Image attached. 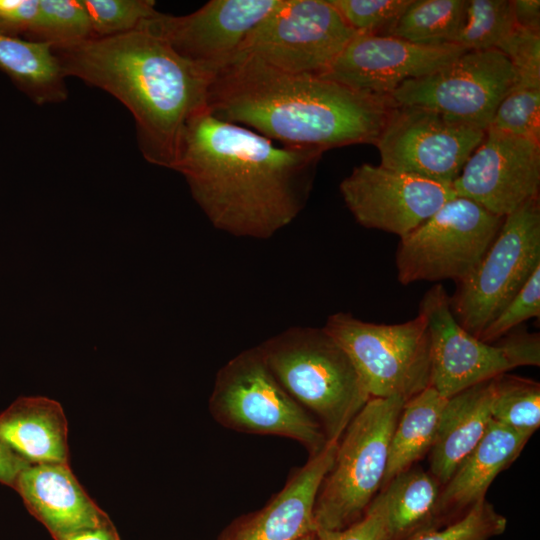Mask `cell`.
Segmentation results:
<instances>
[{
	"instance_id": "cell-1",
	"label": "cell",
	"mask_w": 540,
	"mask_h": 540,
	"mask_svg": "<svg viewBox=\"0 0 540 540\" xmlns=\"http://www.w3.org/2000/svg\"><path fill=\"white\" fill-rule=\"evenodd\" d=\"M322 154L316 148L278 146L204 108L187 122L171 169L184 176L215 228L266 239L305 206Z\"/></svg>"
},
{
	"instance_id": "cell-2",
	"label": "cell",
	"mask_w": 540,
	"mask_h": 540,
	"mask_svg": "<svg viewBox=\"0 0 540 540\" xmlns=\"http://www.w3.org/2000/svg\"><path fill=\"white\" fill-rule=\"evenodd\" d=\"M390 97L358 92L317 75L276 69L237 53L214 73L208 111L283 146L323 152L375 144L393 107Z\"/></svg>"
},
{
	"instance_id": "cell-3",
	"label": "cell",
	"mask_w": 540,
	"mask_h": 540,
	"mask_svg": "<svg viewBox=\"0 0 540 540\" xmlns=\"http://www.w3.org/2000/svg\"><path fill=\"white\" fill-rule=\"evenodd\" d=\"M52 50L66 77L98 87L127 107L146 161L172 168L187 122L207 108L212 73L144 28Z\"/></svg>"
},
{
	"instance_id": "cell-4",
	"label": "cell",
	"mask_w": 540,
	"mask_h": 540,
	"mask_svg": "<svg viewBox=\"0 0 540 540\" xmlns=\"http://www.w3.org/2000/svg\"><path fill=\"white\" fill-rule=\"evenodd\" d=\"M258 346L281 386L338 442L371 398L347 352L323 327H291Z\"/></svg>"
},
{
	"instance_id": "cell-5",
	"label": "cell",
	"mask_w": 540,
	"mask_h": 540,
	"mask_svg": "<svg viewBox=\"0 0 540 540\" xmlns=\"http://www.w3.org/2000/svg\"><path fill=\"white\" fill-rule=\"evenodd\" d=\"M405 401L370 398L337 445L314 507L316 529L340 530L359 520L383 487L391 437Z\"/></svg>"
},
{
	"instance_id": "cell-6",
	"label": "cell",
	"mask_w": 540,
	"mask_h": 540,
	"mask_svg": "<svg viewBox=\"0 0 540 540\" xmlns=\"http://www.w3.org/2000/svg\"><path fill=\"white\" fill-rule=\"evenodd\" d=\"M209 410L227 429L295 440L309 457L329 443L315 418L277 381L259 346L242 351L218 371Z\"/></svg>"
},
{
	"instance_id": "cell-7",
	"label": "cell",
	"mask_w": 540,
	"mask_h": 540,
	"mask_svg": "<svg viewBox=\"0 0 540 540\" xmlns=\"http://www.w3.org/2000/svg\"><path fill=\"white\" fill-rule=\"evenodd\" d=\"M323 329L347 352L371 398L406 402L431 386L430 339L423 315L377 324L339 312L327 318Z\"/></svg>"
},
{
	"instance_id": "cell-8",
	"label": "cell",
	"mask_w": 540,
	"mask_h": 540,
	"mask_svg": "<svg viewBox=\"0 0 540 540\" xmlns=\"http://www.w3.org/2000/svg\"><path fill=\"white\" fill-rule=\"evenodd\" d=\"M540 266V201L532 198L504 217L475 268L449 297L458 323L477 337Z\"/></svg>"
},
{
	"instance_id": "cell-9",
	"label": "cell",
	"mask_w": 540,
	"mask_h": 540,
	"mask_svg": "<svg viewBox=\"0 0 540 540\" xmlns=\"http://www.w3.org/2000/svg\"><path fill=\"white\" fill-rule=\"evenodd\" d=\"M503 220L455 196L400 238L395 257L399 282L463 280L483 257Z\"/></svg>"
},
{
	"instance_id": "cell-10",
	"label": "cell",
	"mask_w": 540,
	"mask_h": 540,
	"mask_svg": "<svg viewBox=\"0 0 540 540\" xmlns=\"http://www.w3.org/2000/svg\"><path fill=\"white\" fill-rule=\"evenodd\" d=\"M356 33L330 0H280L238 53L282 71L321 76Z\"/></svg>"
},
{
	"instance_id": "cell-11",
	"label": "cell",
	"mask_w": 540,
	"mask_h": 540,
	"mask_svg": "<svg viewBox=\"0 0 540 540\" xmlns=\"http://www.w3.org/2000/svg\"><path fill=\"white\" fill-rule=\"evenodd\" d=\"M484 136V130L435 110L393 105L374 145L381 166L452 184Z\"/></svg>"
},
{
	"instance_id": "cell-12",
	"label": "cell",
	"mask_w": 540,
	"mask_h": 540,
	"mask_svg": "<svg viewBox=\"0 0 540 540\" xmlns=\"http://www.w3.org/2000/svg\"><path fill=\"white\" fill-rule=\"evenodd\" d=\"M516 79L501 51H466L440 69L404 82L389 97L394 105L425 107L486 131Z\"/></svg>"
},
{
	"instance_id": "cell-13",
	"label": "cell",
	"mask_w": 540,
	"mask_h": 540,
	"mask_svg": "<svg viewBox=\"0 0 540 540\" xmlns=\"http://www.w3.org/2000/svg\"><path fill=\"white\" fill-rule=\"evenodd\" d=\"M339 190L358 224L400 238L456 196L450 183L369 163L354 167L341 181Z\"/></svg>"
},
{
	"instance_id": "cell-14",
	"label": "cell",
	"mask_w": 540,
	"mask_h": 540,
	"mask_svg": "<svg viewBox=\"0 0 540 540\" xmlns=\"http://www.w3.org/2000/svg\"><path fill=\"white\" fill-rule=\"evenodd\" d=\"M452 186L504 218L539 196L540 142L489 127Z\"/></svg>"
},
{
	"instance_id": "cell-15",
	"label": "cell",
	"mask_w": 540,
	"mask_h": 540,
	"mask_svg": "<svg viewBox=\"0 0 540 540\" xmlns=\"http://www.w3.org/2000/svg\"><path fill=\"white\" fill-rule=\"evenodd\" d=\"M280 0H211L183 16L157 11L142 23L180 56L214 73L235 56L249 32ZM138 28V29H139Z\"/></svg>"
},
{
	"instance_id": "cell-16",
	"label": "cell",
	"mask_w": 540,
	"mask_h": 540,
	"mask_svg": "<svg viewBox=\"0 0 540 540\" xmlns=\"http://www.w3.org/2000/svg\"><path fill=\"white\" fill-rule=\"evenodd\" d=\"M466 51L457 44L423 46L393 36L356 33L321 77L389 97L404 82L428 75Z\"/></svg>"
},
{
	"instance_id": "cell-17",
	"label": "cell",
	"mask_w": 540,
	"mask_h": 540,
	"mask_svg": "<svg viewBox=\"0 0 540 540\" xmlns=\"http://www.w3.org/2000/svg\"><path fill=\"white\" fill-rule=\"evenodd\" d=\"M450 295L432 286L419 304L427 322L431 352V386L445 398L514 369L503 347L480 341L456 320Z\"/></svg>"
},
{
	"instance_id": "cell-18",
	"label": "cell",
	"mask_w": 540,
	"mask_h": 540,
	"mask_svg": "<svg viewBox=\"0 0 540 540\" xmlns=\"http://www.w3.org/2000/svg\"><path fill=\"white\" fill-rule=\"evenodd\" d=\"M337 445L329 442L322 452L295 468L263 508L235 519L218 540H299L314 533L316 497Z\"/></svg>"
},
{
	"instance_id": "cell-19",
	"label": "cell",
	"mask_w": 540,
	"mask_h": 540,
	"mask_svg": "<svg viewBox=\"0 0 540 540\" xmlns=\"http://www.w3.org/2000/svg\"><path fill=\"white\" fill-rule=\"evenodd\" d=\"M14 489L54 540L112 523L88 496L68 463L29 464L19 474Z\"/></svg>"
},
{
	"instance_id": "cell-20",
	"label": "cell",
	"mask_w": 540,
	"mask_h": 540,
	"mask_svg": "<svg viewBox=\"0 0 540 540\" xmlns=\"http://www.w3.org/2000/svg\"><path fill=\"white\" fill-rule=\"evenodd\" d=\"M494 379L449 398L430 453V473L445 485L485 434L492 418Z\"/></svg>"
},
{
	"instance_id": "cell-21",
	"label": "cell",
	"mask_w": 540,
	"mask_h": 540,
	"mask_svg": "<svg viewBox=\"0 0 540 540\" xmlns=\"http://www.w3.org/2000/svg\"><path fill=\"white\" fill-rule=\"evenodd\" d=\"M530 437L491 420L481 440L440 491L442 519L484 499L493 480L515 461Z\"/></svg>"
},
{
	"instance_id": "cell-22",
	"label": "cell",
	"mask_w": 540,
	"mask_h": 540,
	"mask_svg": "<svg viewBox=\"0 0 540 540\" xmlns=\"http://www.w3.org/2000/svg\"><path fill=\"white\" fill-rule=\"evenodd\" d=\"M67 420L61 405L33 396L0 414V442L29 464L68 463Z\"/></svg>"
},
{
	"instance_id": "cell-23",
	"label": "cell",
	"mask_w": 540,
	"mask_h": 540,
	"mask_svg": "<svg viewBox=\"0 0 540 540\" xmlns=\"http://www.w3.org/2000/svg\"><path fill=\"white\" fill-rule=\"evenodd\" d=\"M439 485L430 472L409 468L383 487L387 506L386 540H411L439 529L443 521Z\"/></svg>"
},
{
	"instance_id": "cell-24",
	"label": "cell",
	"mask_w": 540,
	"mask_h": 540,
	"mask_svg": "<svg viewBox=\"0 0 540 540\" xmlns=\"http://www.w3.org/2000/svg\"><path fill=\"white\" fill-rule=\"evenodd\" d=\"M0 70L37 105L68 97L66 76L48 44L0 33Z\"/></svg>"
},
{
	"instance_id": "cell-25",
	"label": "cell",
	"mask_w": 540,
	"mask_h": 540,
	"mask_svg": "<svg viewBox=\"0 0 540 540\" xmlns=\"http://www.w3.org/2000/svg\"><path fill=\"white\" fill-rule=\"evenodd\" d=\"M446 401L429 386L404 403L391 437L383 487L429 453Z\"/></svg>"
},
{
	"instance_id": "cell-26",
	"label": "cell",
	"mask_w": 540,
	"mask_h": 540,
	"mask_svg": "<svg viewBox=\"0 0 540 540\" xmlns=\"http://www.w3.org/2000/svg\"><path fill=\"white\" fill-rule=\"evenodd\" d=\"M465 0H411L388 32L423 46L455 44Z\"/></svg>"
},
{
	"instance_id": "cell-27",
	"label": "cell",
	"mask_w": 540,
	"mask_h": 540,
	"mask_svg": "<svg viewBox=\"0 0 540 540\" xmlns=\"http://www.w3.org/2000/svg\"><path fill=\"white\" fill-rule=\"evenodd\" d=\"M515 27L511 0H465L455 44L467 51L497 49Z\"/></svg>"
},
{
	"instance_id": "cell-28",
	"label": "cell",
	"mask_w": 540,
	"mask_h": 540,
	"mask_svg": "<svg viewBox=\"0 0 540 540\" xmlns=\"http://www.w3.org/2000/svg\"><path fill=\"white\" fill-rule=\"evenodd\" d=\"M24 39L64 48L92 39L82 0H39L34 24Z\"/></svg>"
},
{
	"instance_id": "cell-29",
	"label": "cell",
	"mask_w": 540,
	"mask_h": 540,
	"mask_svg": "<svg viewBox=\"0 0 540 540\" xmlns=\"http://www.w3.org/2000/svg\"><path fill=\"white\" fill-rule=\"evenodd\" d=\"M491 418L517 432L532 435L540 426V384L506 373L495 377Z\"/></svg>"
},
{
	"instance_id": "cell-30",
	"label": "cell",
	"mask_w": 540,
	"mask_h": 540,
	"mask_svg": "<svg viewBox=\"0 0 540 540\" xmlns=\"http://www.w3.org/2000/svg\"><path fill=\"white\" fill-rule=\"evenodd\" d=\"M489 127L540 142V81L517 78Z\"/></svg>"
},
{
	"instance_id": "cell-31",
	"label": "cell",
	"mask_w": 540,
	"mask_h": 540,
	"mask_svg": "<svg viewBox=\"0 0 540 540\" xmlns=\"http://www.w3.org/2000/svg\"><path fill=\"white\" fill-rule=\"evenodd\" d=\"M92 39H102L137 30L157 10L153 0H82Z\"/></svg>"
},
{
	"instance_id": "cell-32",
	"label": "cell",
	"mask_w": 540,
	"mask_h": 540,
	"mask_svg": "<svg viewBox=\"0 0 540 540\" xmlns=\"http://www.w3.org/2000/svg\"><path fill=\"white\" fill-rule=\"evenodd\" d=\"M357 33L387 35L411 0H330Z\"/></svg>"
},
{
	"instance_id": "cell-33",
	"label": "cell",
	"mask_w": 540,
	"mask_h": 540,
	"mask_svg": "<svg viewBox=\"0 0 540 540\" xmlns=\"http://www.w3.org/2000/svg\"><path fill=\"white\" fill-rule=\"evenodd\" d=\"M506 525V518L484 498L447 527L431 530L411 540H491L502 534Z\"/></svg>"
},
{
	"instance_id": "cell-34",
	"label": "cell",
	"mask_w": 540,
	"mask_h": 540,
	"mask_svg": "<svg viewBox=\"0 0 540 540\" xmlns=\"http://www.w3.org/2000/svg\"><path fill=\"white\" fill-rule=\"evenodd\" d=\"M540 316V266L477 338L493 344L523 322Z\"/></svg>"
},
{
	"instance_id": "cell-35",
	"label": "cell",
	"mask_w": 540,
	"mask_h": 540,
	"mask_svg": "<svg viewBox=\"0 0 540 540\" xmlns=\"http://www.w3.org/2000/svg\"><path fill=\"white\" fill-rule=\"evenodd\" d=\"M497 50L510 60L517 78L540 81V32L516 25Z\"/></svg>"
},
{
	"instance_id": "cell-36",
	"label": "cell",
	"mask_w": 540,
	"mask_h": 540,
	"mask_svg": "<svg viewBox=\"0 0 540 540\" xmlns=\"http://www.w3.org/2000/svg\"><path fill=\"white\" fill-rule=\"evenodd\" d=\"M386 518V497L381 489L359 520L340 530L316 529L315 540H386Z\"/></svg>"
},
{
	"instance_id": "cell-37",
	"label": "cell",
	"mask_w": 540,
	"mask_h": 540,
	"mask_svg": "<svg viewBox=\"0 0 540 540\" xmlns=\"http://www.w3.org/2000/svg\"><path fill=\"white\" fill-rule=\"evenodd\" d=\"M39 0H0V33L24 38L31 30Z\"/></svg>"
},
{
	"instance_id": "cell-38",
	"label": "cell",
	"mask_w": 540,
	"mask_h": 540,
	"mask_svg": "<svg viewBox=\"0 0 540 540\" xmlns=\"http://www.w3.org/2000/svg\"><path fill=\"white\" fill-rule=\"evenodd\" d=\"M496 343V342H495ZM505 350L513 368L540 365V336L516 328L497 341Z\"/></svg>"
},
{
	"instance_id": "cell-39",
	"label": "cell",
	"mask_w": 540,
	"mask_h": 540,
	"mask_svg": "<svg viewBox=\"0 0 540 540\" xmlns=\"http://www.w3.org/2000/svg\"><path fill=\"white\" fill-rule=\"evenodd\" d=\"M28 465L29 463L0 442V483L14 489L19 474Z\"/></svg>"
},
{
	"instance_id": "cell-40",
	"label": "cell",
	"mask_w": 540,
	"mask_h": 540,
	"mask_svg": "<svg viewBox=\"0 0 540 540\" xmlns=\"http://www.w3.org/2000/svg\"><path fill=\"white\" fill-rule=\"evenodd\" d=\"M512 6L517 26L540 32L539 0H512Z\"/></svg>"
},
{
	"instance_id": "cell-41",
	"label": "cell",
	"mask_w": 540,
	"mask_h": 540,
	"mask_svg": "<svg viewBox=\"0 0 540 540\" xmlns=\"http://www.w3.org/2000/svg\"><path fill=\"white\" fill-rule=\"evenodd\" d=\"M56 540H120L113 523L91 529L81 530Z\"/></svg>"
},
{
	"instance_id": "cell-42",
	"label": "cell",
	"mask_w": 540,
	"mask_h": 540,
	"mask_svg": "<svg viewBox=\"0 0 540 540\" xmlns=\"http://www.w3.org/2000/svg\"><path fill=\"white\" fill-rule=\"evenodd\" d=\"M299 540H315V532L312 534L306 535Z\"/></svg>"
}]
</instances>
